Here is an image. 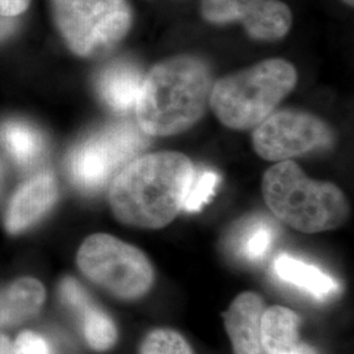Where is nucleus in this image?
Returning a JSON list of instances; mask_svg holds the SVG:
<instances>
[{"label": "nucleus", "mask_w": 354, "mask_h": 354, "mask_svg": "<svg viewBox=\"0 0 354 354\" xmlns=\"http://www.w3.org/2000/svg\"><path fill=\"white\" fill-rule=\"evenodd\" d=\"M219 181L221 177L212 169H194L184 198L183 209L189 213L200 212L203 205L209 203L213 197Z\"/></svg>", "instance_id": "obj_19"}, {"label": "nucleus", "mask_w": 354, "mask_h": 354, "mask_svg": "<svg viewBox=\"0 0 354 354\" xmlns=\"http://www.w3.org/2000/svg\"><path fill=\"white\" fill-rule=\"evenodd\" d=\"M263 194L272 213L288 226L307 234L340 227L349 205L335 184L304 175L291 160L272 165L263 177Z\"/></svg>", "instance_id": "obj_3"}, {"label": "nucleus", "mask_w": 354, "mask_h": 354, "mask_svg": "<svg viewBox=\"0 0 354 354\" xmlns=\"http://www.w3.org/2000/svg\"><path fill=\"white\" fill-rule=\"evenodd\" d=\"M346 4H349V6H353V0H344Z\"/></svg>", "instance_id": "obj_28"}, {"label": "nucleus", "mask_w": 354, "mask_h": 354, "mask_svg": "<svg viewBox=\"0 0 354 354\" xmlns=\"http://www.w3.org/2000/svg\"><path fill=\"white\" fill-rule=\"evenodd\" d=\"M29 0H0V16L13 17L24 12Z\"/></svg>", "instance_id": "obj_23"}, {"label": "nucleus", "mask_w": 354, "mask_h": 354, "mask_svg": "<svg viewBox=\"0 0 354 354\" xmlns=\"http://www.w3.org/2000/svg\"><path fill=\"white\" fill-rule=\"evenodd\" d=\"M53 10L64 42L84 58L113 50L131 24L127 0H53Z\"/></svg>", "instance_id": "obj_5"}, {"label": "nucleus", "mask_w": 354, "mask_h": 354, "mask_svg": "<svg viewBox=\"0 0 354 354\" xmlns=\"http://www.w3.org/2000/svg\"><path fill=\"white\" fill-rule=\"evenodd\" d=\"M263 299L254 292H243L225 313V326L235 354H266L261 342Z\"/></svg>", "instance_id": "obj_11"}, {"label": "nucleus", "mask_w": 354, "mask_h": 354, "mask_svg": "<svg viewBox=\"0 0 354 354\" xmlns=\"http://www.w3.org/2000/svg\"><path fill=\"white\" fill-rule=\"evenodd\" d=\"M297 70L285 59H266L219 79L210 102L216 118L234 130H250L273 113L297 84Z\"/></svg>", "instance_id": "obj_4"}, {"label": "nucleus", "mask_w": 354, "mask_h": 354, "mask_svg": "<svg viewBox=\"0 0 354 354\" xmlns=\"http://www.w3.org/2000/svg\"><path fill=\"white\" fill-rule=\"evenodd\" d=\"M80 314L83 317L84 335L89 345L96 351L109 349L117 339L113 322L92 304H89Z\"/></svg>", "instance_id": "obj_18"}, {"label": "nucleus", "mask_w": 354, "mask_h": 354, "mask_svg": "<svg viewBox=\"0 0 354 354\" xmlns=\"http://www.w3.org/2000/svg\"><path fill=\"white\" fill-rule=\"evenodd\" d=\"M277 238L276 225L266 216H252L235 228L231 247L243 260L259 263L270 252Z\"/></svg>", "instance_id": "obj_15"}, {"label": "nucleus", "mask_w": 354, "mask_h": 354, "mask_svg": "<svg viewBox=\"0 0 354 354\" xmlns=\"http://www.w3.org/2000/svg\"><path fill=\"white\" fill-rule=\"evenodd\" d=\"M11 354H49V345L36 333L24 332L17 337Z\"/></svg>", "instance_id": "obj_22"}, {"label": "nucleus", "mask_w": 354, "mask_h": 354, "mask_svg": "<svg viewBox=\"0 0 354 354\" xmlns=\"http://www.w3.org/2000/svg\"><path fill=\"white\" fill-rule=\"evenodd\" d=\"M213 88L207 64L193 55H178L155 64L143 77L136 105L138 127L150 137L187 131L207 109Z\"/></svg>", "instance_id": "obj_2"}, {"label": "nucleus", "mask_w": 354, "mask_h": 354, "mask_svg": "<svg viewBox=\"0 0 354 354\" xmlns=\"http://www.w3.org/2000/svg\"><path fill=\"white\" fill-rule=\"evenodd\" d=\"M253 149L269 162H285L327 149L333 143L330 127L317 115L302 111H279L253 129Z\"/></svg>", "instance_id": "obj_8"}, {"label": "nucleus", "mask_w": 354, "mask_h": 354, "mask_svg": "<svg viewBox=\"0 0 354 354\" xmlns=\"http://www.w3.org/2000/svg\"><path fill=\"white\" fill-rule=\"evenodd\" d=\"M57 197L58 185L51 172L44 171L30 177L15 193L10 203L6 214V227L12 234L30 227L50 210Z\"/></svg>", "instance_id": "obj_10"}, {"label": "nucleus", "mask_w": 354, "mask_h": 354, "mask_svg": "<svg viewBox=\"0 0 354 354\" xmlns=\"http://www.w3.org/2000/svg\"><path fill=\"white\" fill-rule=\"evenodd\" d=\"M1 178H3V168H1V165H0V187H1Z\"/></svg>", "instance_id": "obj_27"}, {"label": "nucleus", "mask_w": 354, "mask_h": 354, "mask_svg": "<svg viewBox=\"0 0 354 354\" xmlns=\"http://www.w3.org/2000/svg\"><path fill=\"white\" fill-rule=\"evenodd\" d=\"M203 17L215 24L241 21L248 35L260 41L285 37L292 16L279 0H203Z\"/></svg>", "instance_id": "obj_9"}, {"label": "nucleus", "mask_w": 354, "mask_h": 354, "mask_svg": "<svg viewBox=\"0 0 354 354\" xmlns=\"http://www.w3.org/2000/svg\"><path fill=\"white\" fill-rule=\"evenodd\" d=\"M61 295L64 302L71 306L77 313L84 311L91 304L88 294L76 282L75 279H66L61 285Z\"/></svg>", "instance_id": "obj_21"}, {"label": "nucleus", "mask_w": 354, "mask_h": 354, "mask_svg": "<svg viewBox=\"0 0 354 354\" xmlns=\"http://www.w3.org/2000/svg\"><path fill=\"white\" fill-rule=\"evenodd\" d=\"M44 286L32 279L16 281L0 291V327L12 326L35 315L44 304Z\"/></svg>", "instance_id": "obj_14"}, {"label": "nucleus", "mask_w": 354, "mask_h": 354, "mask_svg": "<svg viewBox=\"0 0 354 354\" xmlns=\"http://www.w3.org/2000/svg\"><path fill=\"white\" fill-rule=\"evenodd\" d=\"M274 273L283 282L311 294L317 299H324L339 290L337 282L322 269L286 253L276 259Z\"/></svg>", "instance_id": "obj_13"}, {"label": "nucleus", "mask_w": 354, "mask_h": 354, "mask_svg": "<svg viewBox=\"0 0 354 354\" xmlns=\"http://www.w3.org/2000/svg\"><path fill=\"white\" fill-rule=\"evenodd\" d=\"M140 354H193L185 339L171 329L151 332L142 344Z\"/></svg>", "instance_id": "obj_20"}, {"label": "nucleus", "mask_w": 354, "mask_h": 354, "mask_svg": "<svg viewBox=\"0 0 354 354\" xmlns=\"http://www.w3.org/2000/svg\"><path fill=\"white\" fill-rule=\"evenodd\" d=\"M0 140L17 165L30 167L45 152V140L41 131L23 121H8L0 129Z\"/></svg>", "instance_id": "obj_17"}, {"label": "nucleus", "mask_w": 354, "mask_h": 354, "mask_svg": "<svg viewBox=\"0 0 354 354\" xmlns=\"http://www.w3.org/2000/svg\"><path fill=\"white\" fill-rule=\"evenodd\" d=\"M299 317L289 308L274 306L263 313L261 342L266 354H285L299 342Z\"/></svg>", "instance_id": "obj_16"}, {"label": "nucleus", "mask_w": 354, "mask_h": 354, "mask_svg": "<svg viewBox=\"0 0 354 354\" xmlns=\"http://www.w3.org/2000/svg\"><path fill=\"white\" fill-rule=\"evenodd\" d=\"M16 28V23L12 17L0 16V39L8 37Z\"/></svg>", "instance_id": "obj_24"}, {"label": "nucleus", "mask_w": 354, "mask_h": 354, "mask_svg": "<svg viewBox=\"0 0 354 354\" xmlns=\"http://www.w3.org/2000/svg\"><path fill=\"white\" fill-rule=\"evenodd\" d=\"M80 270L115 297L137 299L151 288L153 270L146 254L112 235L87 238L77 252Z\"/></svg>", "instance_id": "obj_7"}, {"label": "nucleus", "mask_w": 354, "mask_h": 354, "mask_svg": "<svg viewBox=\"0 0 354 354\" xmlns=\"http://www.w3.org/2000/svg\"><path fill=\"white\" fill-rule=\"evenodd\" d=\"M149 145L147 136L131 122H117L91 134L67 158V172L79 189H102Z\"/></svg>", "instance_id": "obj_6"}, {"label": "nucleus", "mask_w": 354, "mask_h": 354, "mask_svg": "<svg viewBox=\"0 0 354 354\" xmlns=\"http://www.w3.org/2000/svg\"><path fill=\"white\" fill-rule=\"evenodd\" d=\"M285 354H317L315 352V349H313L311 346H308V345H306V344H298L294 349H291L290 352H288V353Z\"/></svg>", "instance_id": "obj_25"}, {"label": "nucleus", "mask_w": 354, "mask_h": 354, "mask_svg": "<svg viewBox=\"0 0 354 354\" xmlns=\"http://www.w3.org/2000/svg\"><path fill=\"white\" fill-rule=\"evenodd\" d=\"M194 169L189 158L178 152L136 158L111 183L109 203L115 218L134 227L169 225L183 210Z\"/></svg>", "instance_id": "obj_1"}, {"label": "nucleus", "mask_w": 354, "mask_h": 354, "mask_svg": "<svg viewBox=\"0 0 354 354\" xmlns=\"http://www.w3.org/2000/svg\"><path fill=\"white\" fill-rule=\"evenodd\" d=\"M143 77L138 64L130 61H115L99 73L96 88L102 102L111 109L127 113L136 109Z\"/></svg>", "instance_id": "obj_12"}, {"label": "nucleus", "mask_w": 354, "mask_h": 354, "mask_svg": "<svg viewBox=\"0 0 354 354\" xmlns=\"http://www.w3.org/2000/svg\"><path fill=\"white\" fill-rule=\"evenodd\" d=\"M0 354H11V344L6 336H0Z\"/></svg>", "instance_id": "obj_26"}]
</instances>
